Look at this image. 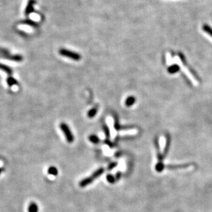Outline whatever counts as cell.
I'll return each instance as SVG.
<instances>
[{"mask_svg":"<svg viewBox=\"0 0 212 212\" xmlns=\"http://www.w3.org/2000/svg\"><path fill=\"white\" fill-rule=\"evenodd\" d=\"M97 112V109L96 107H93L92 109H90L88 113H87V116H88L89 118H93V117H95L96 115Z\"/></svg>","mask_w":212,"mask_h":212,"instance_id":"12","label":"cell"},{"mask_svg":"<svg viewBox=\"0 0 212 212\" xmlns=\"http://www.w3.org/2000/svg\"><path fill=\"white\" fill-rule=\"evenodd\" d=\"M189 166V165H179V166H168L167 167L170 170H175L178 169V168H184V167H187Z\"/></svg>","mask_w":212,"mask_h":212,"instance_id":"19","label":"cell"},{"mask_svg":"<svg viewBox=\"0 0 212 212\" xmlns=\"http://www.w3.org/2000/svg\"><path fill=\"white\" fill-rule=\"evenodd\" d=\"M106 180L109 183H111V184L115 183V181H116L115 177H114L113 175L111 174H109L106 175Z\"/></svg>","mask_w":212,"mask_h":212,"instance_id":"17","label":"cell"},{"mask_svg":"<svg viewBox=\"0 0 212 212\" xmlns=\"http://www.w3.org/2000/svg\"><path fill=\"white\" fill-rule=\"evenodd\" d=\"M117 162H113L111 163H110L108 166V170H112L113 168H115V167H117Z\"/></svg>","mask_w":212,"mask_h":212,"instance_id":"22","label":"cell"},{"mask_svg":"<svg viewBox=\"0 0 212 212\" xmlns=\"http://www.w3.org/2000/svg\"><path fill=\"white\" fill-rule=\"evenodd\" d=\"M36 2L35 0H29L28 2V4L26 6L25 13L26 15H30V13H32L34 12V5L35 4Z\"/></svg>","mask_w":212,"mask_h":212,"instance_id":"6","label":"cell"},{"mask_svg":"<svg viewBox=\"0 0 212 212\" xmlns=\"http://www.w3.org/2000/svg\"><path fill=\"white\" fill-rule=\"evenodd\" d=\"M0 58L6 59L16 62H20L23 60V56L21 55H11L10 54H0Z\"/></svg>","mask_w":212,"mask_h":212,"instance_id":"5","label":"cell"},{"mask_svg":"<svg viewBox=\"0 0 212 212\" xmlns=\"http://www.w3.org/2000/svg\"><path fill=\"white\" fill-rule=\"evenodd\" d=\"M104 172V169L103 167L99 168V169H97V170L94 172L91 175L90 177H87L85 178V179H84L80 181L79 183L80 187H87V186H89V185H90L91 183H92L96 179L100 177Z\"/></svg>","mask_w":212,"mask_h":212,"instance_id":"1","label":"cell"},{"mask_svg":"<svg viewBox=\"0 0 212 212\" xmlns=\"http://www.w3.org/2000/svg\"><path fill=\"white\" fill-rule=\"evenodd\" d=\"M164 168H165V166L163 163V162H158L155 166V169L158 172H162L164 170Z\"/></svg>","mask_w":212,"mask_h":212,"instance_id":"16","label":"cell"},{"mask_svg":"<svg viewBox=\"0 0 212 212\" xmlns=\"http://www.w3.org/2000/svg\"><path fill=\"white\" fill-rule=\"evenodd\" d=\"M0 69L2 70L3 72H6V73H8V74L9 75H11L13 72L12 69L11 68V67L2 63H0Z\"/></svg>","mask_w":212,"mask_h":212,"instance_id":"7","label":"cell"},{"mask_svg":"<svg viewBox=\"0 0 212 212\" xmlns=\"http://www.w3.org/2000/svg\"><path fill=\"white\" fill-rule=\"evenodd\" d=\"M39 207L35 203H31L28 207V212H38Z\"/></svg>","mask_w":212,"mask_h":212,"instance_id":"9","label":"cell"},{"mask_svg":"<svg viewBox=\"0 0 212 212\" xmlns=\"http://www.w3.org/2000/svg\"><path fill=\"white\" fill-rule=\"evenodd\" d=\"M166 59H167V64L170 66L172 63V58H171V55L170 53H167Z\"/></svg>","mask_w":212,"mask_h":212,"instance_id":"23","label":"cell"},{"mask_svg":"<svg viewBox=\"0 0 212 212\" xmlns=\"http://www.w3.org/2000/svg\"><path fill=\"white\" fill-rule=\"evenodd\" d=\"M104 143H105L106 144H107V145H108V146H109V147H111V148H112V147L113 146V144L111 143V141H110L109 139H106L104 140Z\"/></svg>","mask_w":212,"mask_h":212,"instance_id":"25","label":"cell"},{"mask_svg":"<svg viewBox=\"0 0 212 212\" xmlns=\"http://www.w3.org/2000/svg\"><path fill=\"white\" fill-rule=\"evenodd\" d=\"M10 54L8 49L3 48H0V54Z\"/></svg>","mask_w":212,"mask_h":212,"instance_id":"24","label":"cell"},{"mask_svg":"<svg viewBox=\"0 0 212 212\" xmlns=\"http://www.w3.org/2000/svg\"><path fill=\"white\" fill-rule=\"evenodd\" d=\"M170 139L168 138L164 146V150H163V157H166L168 151H169V149H170Z\"/></svg>","mask_w":212,"mask_h":212,"instance_id":"10","label":"cell"},{"mask_svg":"<svg viewBox=\"0 0 212 212\" xmlns=\"http://www.w3.org/2000/svg\"><path fill=\"white\" fill-rule=\"evenodd\" d=\"M115 177L116 181H118V180L120 179V178H121V172H117L115 174Z\"/></svg>","mask_w":212,"mask_h":212,"instance_id":"26","label":"cell"},{"mask_svg":"<svg viewBox=\"0 0 212 212\" xmlns=\"http://www.w3.org/2000/svg\"><path fill=\"white\" fill-rule=\"evenodd\" d=\"M7 83L10 87H12L13 85H16L18 82H17V80L15 79L14 78H12V76H9L7 78Z\"/></svg>","mask_w":212,"mask_h":212,"instance_id":"15","label":"cell"},{"mask_svg":"<svg viewBox=\"0 0 212 212\" xmlns=\"http://www.w3.org/2000/svg\"><path fill=\"white\" fill-rule=\"evenodd\" d=\"M22 23H26V24H28V25H30V26H37V23H35V21H32V20H25V21H22Z\"/></svg>","mask_w":212,"mask_h":212,"instance_id":"21","label":"cell"},{"mask_svg":"<svg viewBox=\"0 0 212 212\" xmlns=\"http://www.w3.org/2000/svg\"><path fill=\"white\" fill-rule=\"evenodd\" d=\"M2 168H1V167H0V174H1V173H2Z\"/></svg>","mask_w":212,"mask_h":212,"instance_id":"27","label":"cell"},{"mask_svg":"<svg viewBox=\"0 0 212 212\" xmlns=\"http://www.w3.org/2000/svg\"><path fill=\"white\" fill-rule=\"evenodd\" d=\"M203 30H204L205 32L207 33L208 35H210L212 37V28H211L210 26L204 25L203 27Z\"/></svg>","mask_w":212,"mask_h":212,"instance_id":"18","label":"cell"},{"mask_svg":"<svg viewBox=\"0 0 212 212\" xmlns=\"http://www.w3.org/2000/svg\"><path fill=\"white\" fill-rule=\"evenodd\" d=\"M48 174L53 175V176H57L58 175V170H57V168L56 167H54V166H51L48 168Z\"/></svg>","mask_w":212,"mask_h":212,"instance_id":"14","label":"cell"},{"mask_svg":"<svg viewBox=\"0 0 212 212\" xmlns=\"http://www.w3.org/2000/svg\"><path fill=\"white\" fill-rule=\"evenodd\" d=\"M60 55H61L63 56L67 57L69 59H72L73 60H76V61H78L81 59V56H80L78 53H76L75 52L70 51L67 49H60L59 51Z\"/></svg>","mask_w":212,"mask_h":212,"instance_id":"4","label":"cell"},{"mask_svg":"<svg viewBox=\"0 0 212 212\" xmlns=\"http://www.w3.org/2000/svg\"><path fill=\"white\" fill-rule=\"evenodd\" d=\"M179 66L178 65H170L169 68H168V72L170 73H174L177 72L179 70Z\"/></svg>","mask_w":212,"mask_h":212,"instance_id":"13","label":"cell"},{"mask_svg":"<svg viewBox=\"0 0 212 212\" xmlns=\"http://www.w3.org/2000/svg\"><path fill=\"white\" fill-rule=\"evenodd\" d=\"M89 140L91 141V142L94 144H99L100 141V138L97 137L96 134H91V135L89 137Z\"/></svg>","mask_w":212,"mask_h":212,"instance_id":"8","label":"cell"},{"mask_svg":"<svg viewBox=\"0 0 212 212\" xmlns=\"http://www.w3.org/2000/svg\"><path fill=\"white\" fill-rule=\"evenodd\" d=\"M135 102V98L133 96H129L127 97V99L125 101V104L126 106H130L133 105V104Z\"/></svg>","mask_w":212,"mask_h":212,"instance_id":"11","label":"cell"},{"mask_svg":"<svg viewBox=\"0 0 212 212\" xmlns=\"http://www.w3.org/2000/svg\"><path fill=\"white\" fill-rule=\"evenodd\" d=\"M174 60H175V61H176V63H177V65L181 67V69H182V71L184 72L185 74H186L187 76V78L190 80V81L192 82L194 85L197 86L198 85V80L194 78V76H193L192 73H191L190 72L189 69H188L187 67L183 65L182 60L180 59L179 57V56H175Z\"/></svg>","mask_w":212,"mask_h":212,"instance_id":"2","label":"cell"},{"mask_svg":"<svg viewBox=\"0 0 212 212\" xmlns=\"http://www.w3.org/2000/svg\"><path fill=\"white\" fill-rule=\"evenodd\" d=\"M103 130H104V133H105L106 137H107V139H109L111 134H110V130L109 129V127L106 125H103Z\"/></svg>","mask_w":212,"mask_h":212,"instance_id":"20","label":"cell"},{"mask_svg":"<svg viewBox=\"0 0 212 212\" xmlns=\"http://www.w3.org/2000/svg\"><path fill=\"white\" fill-rule=\"evenodd\" d=\"M60 129H61V130L63 131V133L66 138L67 142L69 144L72 143L73 141H74V137H73V134L72 132V130H70L68 125H67V124L65 123H61L60 124Z\"/></svg>","mask_w":212,"mask_h":212,"instance_id":"3","label":"cell"}]
</instances>
